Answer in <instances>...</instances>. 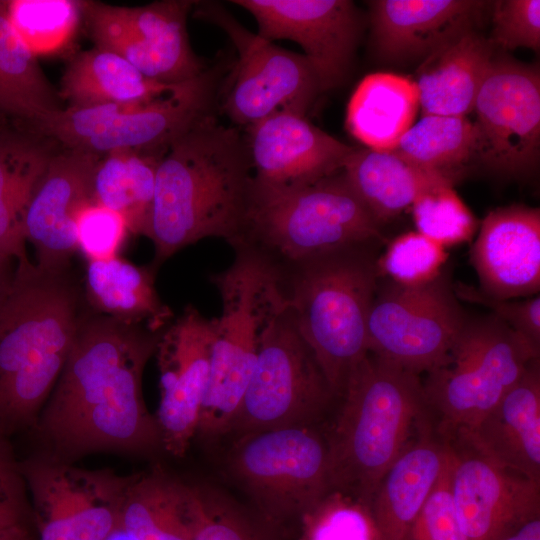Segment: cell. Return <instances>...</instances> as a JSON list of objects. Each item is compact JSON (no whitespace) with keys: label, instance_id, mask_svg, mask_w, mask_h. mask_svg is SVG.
<instances>
[{"label":"cell","instance_id":"e0dca14e","mask_svg":"<svg viewBox=\"0 0 540 540\" xmlns=\"http://www.w3.org/2000/svg\"><path fill=\"white\" fill-rule=\"evenodd\" d=\"M256 20L257 34L291 40L303 49L321 87L335 89L348 78L362 31L360 12L349 0H233Z\"/></svg>","mask_w":540,"mask_h":540},{"label":"cell","instance_id":"7bdbcfd3","mask_svg":"<svg viewBox=\"0 0 540 540\" xmlns=\"http://www.w3.org/2000/svg\"><path fill=\"white\" fill-rule=\"evenodd\" d=\"M492 44L506 50L540 48V1L500 0L493 4Z\"/></svg>","mask_w":540,"mask_h":540},{"label":"cell","instance_id":"ffe728a7","mask_svg":"<svg viewBox=\"0 0 540 540\" xmlns=\"http://www.w3.org/2000/svg\"><path fill=\"white\" fill-rule=\"evenodd\" d=\"M100 157L61 146L50 159L24 219L25 239L34 248L38 270L68 271L77 251L76 216L92 200V180Z\"/></svg>","mask_w":540,"mask_h":540},{"label":"cell","instance_id":"f35d334b","mask_svg":"<svg viewBox=\"0 0 540 540\" xmlns=\"http://www.w3.org/2000/svg\"><path fill=\"white\" fill-rule=\"evenodd\" d=\"M301 518L303 540H376L369 509L338 491L328 492Z\"/></svg>","mask_w":540,"mask_h":540},{"label":"cell","instance_id":"7402d4cb","mask_svg":"<svg viewBox=\"0 0 540 540\" xmlns=\"http://www.w3.org/2000/svg\"><path fill=\"white\" fill-rule=\"evenodd\" d=\"M470 260L483 293L499 299L539 295V208L515 204L490 211L481 222Z\"/></svg>","mask_w":540,"mask_h":540},{"label":"cell","instance_id":"ab89813d","mask_svg":"<svg viewBox=\"0 0 540 540\" xmlns=\"http://www.w3.org/2000/svg\"><path fill=\"white\" fill-rule=\"evenodd\" d=\"M192 491V540H271L227 498L205 488Z\"/></svg>","mask_w":540,"mask_h":540},{"label":"cell","instance_id":"8992f818","mask_svg":"<svg viewBox=\"0 0 540 540\" xmlns=\"http://www.w3.org/2000/svg\"><path fill=\"white\" fill-rule=\"evenodd\" d=\"M381 226L343 170L311 184L252 188L238 249L279 257L293 266L321 254L385 243Z\"/></svg>","mask_w":540,"mask_h":540},{"label":"cell","instance_id":"60d3db41","mask_svg":"<svg viewBox=\"0 0 540 540\" xmlns=\"http://www.w3.org/2000/svg\"><path fill=\"white\" fill-rule=\"evenodd\" d=\"M75 226L77 250L88 262L118 256L130 233L121 215L93 200L79 210Z\"/></svg>","mask_w":540,"mask_h":540},{"label":"cell","instance_id":"484cf974","mask_svg":"<svg viewBox=\"0 0 540 540\" xmlns=\"http://www.w3.org/2000/svg\"><path fill=\"white\" fill-rule=\"evenodd\" d=\"M495 48L474 29L423 60L415 82L422 116L467 117L474 110Z\"/></svg>","mask_w":540,"mask_h":540},{"label":"cell","instance_id":"bcb514c9","mask_svg":"<svg viewBox=\"0 0 540 540\" xmlns=\"http://www.w3.org/2000/svg\"><path fill=\"white\" fill-rule=\"evenodd\" d=\"M498 540H540V516L515 526Z\"/></svg>","mask_w":540,"mask_h":540},{"label":"cell","instance_id":"ac0fdd59","mask_svg":"<svg viewBox=\"0 0 540 540\" xmlns=\"http://www.w3.org/2000/svg\"><path fill=\"white\" fill-rule=\"evenodd\" d=\"M216 318L188 305L161 332L155 353L160 402L155 415L163 450L181 457L196 436L209 381Z\"/></svg>","mask_w":540,"mask_h":540},{"label":"cell","instance_id":"7dc6e473","mask_svg":"<svg viewBox=\"0 0 540 540\" xmlns=\"http://www.w3.org/2000/svg\"><path fill=\"white\" fill-rule=\"evenodd\" d=\"M17 263L0 256V303L3 301L13 283Z\"/></svg>","mask_w":540,"mask_h":540},{"label":"cell","instance_id":"2e32d148","mask_svg":"<svg viewBox=\"0 0 540 540\" xmlns=\"http://www.w3.org/2000/svg\"><path fill=\"white\" fill-rule=\"evenodd\" d=\"M474 158L509 178L528 176L540 151V74L536 66L494 56L478 92Z\"/></svg>","mask_w":540,"mask_h":540},{"label":"cell","instance_id":"836d02e7","mask_svg":"<svg viewBox=\"0 0 540 540\" xmlns=\"http://www.w3.org/2000/svg\"><path fill=\"white\" fill-rule=\"evenodd\" d=\"M59 93L11 26L0 1V109L27 127L62 109Z\"/></svg>","mask_w":540,"mask_h":540},{"label":"cell","instance_id":"4316f807","mask_svg":"<svg viewBox=\"0 0 540 540\" xmlns=\"http://www.w3.org/2000/svg\"><path fill=\"white\" fill-rule=\"evenodd\" d=\"M343 172L357 196L382 227L422 195L454 187L457 178L411 164L392 151L354 148Z\"/></svg>","mask_w":540,"mask_h":540},{"label":"cell","instance_id":"74e56055","mask_svg":"<svg viewBox=\"0 0 540 540\" xmlns=\"http://www.w3.org/2000/svg\"><path fill=\"white\" fill-rule=\"evenodd\" d=\"M417 232L450 247L469 241L478 222L451 186L420 196L411 206Z\"/></svg>","mask_w":540,"mask_h":540},{"label":"cell","instance_id":"9c48e42d","mask_svg":"<svg viewBox=\"0 0 540 540\" xmlns=\"http://www.w3.org/2000/svg\"><path fill=\"white\" fill-rule=\"evenodd\" d=\"M228 68L223 62L208 67L145 104L62 108L27 130L62 147L97 155L116 150L164 151L197 121L216 113L220 84Z\"/></svg>","mask_w":540,"mask_h":540},{"label":"cell","instance_id":"e575fe53","mask_svg":"<svg viewBox=\"0 0 540 540\" xmlns=\"http://www.w3.org/2000/svg\"><path fill=\"white\" fill-rule=\"evenodd\" d=\"M475 128L467 117L425 115L392 150L420 168L459 179L475 150Z\"/></svg>","mask_w":540,"mask_h":540},{"label":"cell","instance_id":"1f68e13d","mask_svg":"<svg viewBox=\"0 0 540 540\" xmlns=\"http://www.w3.org/2000/svg\"><path fill=\"white\" fill-rule=\"evenodd\" d=\"M419 108L414 81L392 73L367 75L352 94L346 127L366 148L392 151Z\"/></svg>","mask_w":540,"mask_h":540},{"label":"cell","instance_id":"f546056e","mask_svg":"<svg viewBox=\"0 0 540 540\" xmlns=\"http://www.w3.org/2000/svg\"><path fill=\"white\" fill-rule=\"evenodd\" d=\"M192 486L163 470L131 475L119 532L129 540H192Z\"/></svg>","mask_w":540,"mask_h":540},{"label":"cell","instance_id":"83f0119b","mask_svg":"<svg viewBox=\"0 0 540 540\" xmlns=\"http://www.w3.org/2000/svg\"><path fill=\"white\" fill-rule=\"evenodd\" d=\"M0 133V256L28 265L24 219L31 196L59 143L27 130Z\"/></svg>","mask_w":540,"mask_h":540},{"label":"cell","instance_id":"b9f144b4","mask_svg":"<svg viewBox=\"0 0 540 540\" xmlns=\"http://www.w3.org/2000/svg\"><path fill=\"white\" fill-rule=\"evenodd\" d=\"M452 445L441 473L412 528L409 540H466L459 524L451 492Z\"/></svg>","mask_w":540,"mask_h":540},{"label":"cell","instance_id":"f1b7e54d","mask_svg":"<svg viewBox=\"0 0 540 540\" xmlns=\"http://www.w3.org/2000/svg\"><path fill=\"white\" fill-rule=\"evenodd\" d=\"M176 85L154 81L121 56L94 47L69 61L58 93L71 108L137 105L169 93Z\"/></svg>","mask_w":540,"mask_h":540},{"label":"cell","instance_id":"f6af8a7d","mask_svg":"<svg viewBox=\"0 0 540 540\" xmlns=\"http://www.w3.org/2000/svg\"><path fill=\"white\" fill-rule=\"evenodd\" d=\"M0 526L35 528L26 483L9 439L0 437Z\"/></svg>","mask_w":540,"mask_h":540},{"label":"cell","instance_id":"4fadbf2b","mask_svg":"<svg viewBox=\"0 0 540 540\" xmlns=\"http://www.w3.org/2000/svg\"><path fill=\"white\" fill-rule=\"evenodd\" d=\"M230 469L273 521L302 517L330 492L326 439L310 425L239 435Z\"/></svg>","mask_w":540,"mask_h":540},{"label":"cell","instance_id":"5bb4252c","mask_svg":"<svg viewBox=\"0 0 540 540\" xmlns=\"http://www.w3.org/2000/svg\"><path fill=\"white\" fill-rule=\"evenodd\" d=\"M37 540H108L119 532L131 476L84 469L41 452L19 461Z\"/></svg>","mask_w":540,"mask_h":540},{"label":"cell","instance_id":"30bf717a","mask_svg":"<svg viewBox=\"0 0 540 540\" xmlns=\"http://www.w3.org/2000/svg\"><path fill=\"white\" fill-rule=\"evenodd\" d=\"M192 11L223 30L238 54L221 81L217 100L231 125L245 129L279 112L307 115L322 91L303 54L252 33L216 1H195Z\"/></svg>","mask_w":540,"mask_h":540},{"label":"cell","instance_id":"6da1fadb","mask_svg":"<svg viewBox=\"0 0 540 540\" xmlns=\"http://www.w3.org/2000/svg\"><path fill=\"white\" fill-rule=\"evenodd\" d=\"M161 332L83 313L62 372L31 430L40 452L73 463L99 452L143 456L163 450L156 417L142 394L143 370Z\"/></svg>","mask_w":540,"mask_h":540},{"label":"cell","instance_id":"d590c367","mask_svg":"<svg viewBox=\"0 0 540 540\" xmlns=\"http://www.w3.org/2000/svg\"><path fill=\"white\" fill-rule=\"evenodd\" d=\"M6 13L14 31L37 58L65 50L82 19L81 1L11 0Z\"/></svg>","mask_w":540,"mask_h":540},{"label":"cell","instance_id":"ba28073f","mask_svg":"<svg viewBox=\"0 0 540 540\" xmlns=\"http://www.w3.org/2000/svg\"><path fill=\"white\" fill-rule=\"evenodd\" d=\"M539 351L492 314L468 318L445 361L422 382L438 435L454 442L470 433Z\"/></svg>","mask_w":540,"mask_h":540},{"label":"cell","instance_id":"d4e9b609","mask_svg":"<svg viewBox=\"0 0 540 540\" xmlns=\"http://www.w3.org/2000/svg\"><path fill=\"white\" fill-rule=\"evenodd\" d=\"M424 418L418 434L389 468L369 506L376 540H409L416 519L443 468L448 441Z\"/></svg>","mask_w":540,"mask_h":540},{"label":"cell","instance_id":"277c9868","mask_svg":"<svg viewBox=\"0 0 540 540\" xmlns=\"http://www.w3.org/2000/svg\"><path fill=\"white\" fill-rule=\"evenodd\" d=\"M328 439L330 491L369 509L383 477L428 413L418 374L367 354L350 372Z\"/></svg>","mask_w":540,"mask_h":540},{"label":"cell","instance_id":"603a6c76","mask_svg":"<svg viewBox=\"0 0 540 540\" xmlns=\"http://www.w3.org/2000/svg\"><path fill=\"white\" fill-rule=\"evenodd\" d=\"M487 2L475 0H377L370 2L372 40L387 63L425 60L474 30Z\"/></svg>","mask_w":540,"mask_h":540},{"label":"cell","instance_id":"5b68a950","mask_svg":"<svg viewBox=\"0 0 540 540\" xmlns=\"http://www.w3.org/2000/svg\"><path fill=\"white\" fill-rule=\"evenodd\" d=\"M375 246H355L294 265L285 289L296 328L335 396L367 354V322L380 278Z\"/></svg>","mask_w":540,"mask_h":540},{"label":"cell","instance_id":"4dcf8cb0","mask_svg":"<svg viewBox=\"0 0 540 540\" xmlns=\"http://www.w3.org/2000/svg\"><path fill=\"white\" fill-rule=\"evenodd\" d=\"M85 296L93 312L159 333L173 320L160 299L152 269L137 266L119 256L89 261Z\"/></svg>","mask_w":540,"mask_h":540},{"label":"cell","instance_id":"52a82bcc","mask_svg":"<svg viewBox=\"0 0 540 540\" xmlns=\"http://www.w3.org/2000/svg\"><path fill=\"white\" fill-rule=\"evenodd\" d=\"M222 301L216 318L209 381L197 433L229 432L254 368L264 331L287 306L283 276L264 256L239 249L229 269L212 277Z\"/></svg>","mask_w":540,"mask_h":540},{"label":"cell","instance_id":"44dd1931","mask_svg":"<svg viewBox=\"0 0 540 540\" xmlns=\"http://www.w3.org/2000/svg\"><path fill=\"white\" fill-rule=\"evenodd\" d=\"M243 134L253 183L272 189L296 188L337 173L355 148L291 112L264 118Z\"/></svg>","mask_w":540,"mask_h":540},{"label":"cell","instance_id":"cb8c5ba5","mask_svg":"<svg viewBox=\"0 0 540 540\" xmlns=\"http://www.w3.org/2000/svg\"><path fill=\"white\" fill-rule=\"evenodd\" d=\"M503 468L540 482V363L534 359L500 402L466 436Z\"/></svg>","mask_w":540,"mask_h":540},{"label":"cell","instance_id":"8d00e7d4","mask_svg":"<svg viewBox=\"0 0 540 540\" xmlns=\"http://www.w3.org/2000/svg\"><path fill=\"white\" fill-rule=\"evenodd\" d=\"M448 254L444 247L419 232H408L392 240L377 257L380 278L406 287L426 284L445 269Z\"/></svg>","mask_w":540,"mask_h":540},{"label":"cell","instance_id":"8fae6325","mask_svg":"<svg viewBox=\"0 0 540 540\" xmlns=\"http://www.w3.org/2000/svg\"><path fill=\"white\" fill-rule=\"evenodd\" d=\"M335 397L287 306L268 324L229 432L310 425Z\"/></svg>","mask_w":540,"mask_h":540},{"label":"cell","instance_id":"7a4b0ae2","mask_svg":"<svg viewBox=\"0 0 540 540\" xmlns=\"http://www.w3.org/2000/svg\"><path fill=\"white\" fill-rule=\"evenodd\" d=\"M253 173L243 132L207 115L166 149L156 171L145 232L158 264L201 239L237 246Z\"/></svg>","mask_w":540,"mask_h":540},{"label":"cell","instance_id":"c3c4849f","mask_svg":"<svg viewBox=\"0 0 540 540\" xmlns=\"http://www.w3.org/2000/svg\"><path fill=\"white\" fill-rule=\"evenodd\" d=\"M34 531L29 526H0V540H37Z\"/></svg>","mask_w":540,"mask_h":540},{"label":"cell","instance_id":"9a60e30c","mask_svg":"<svg viewBox=\"0 0 540 540\" xmlns=\"http://www.w3.org/2000/svg\"><path fill=\"white\" fill-rule=\"evenodd\" d=\"M192 0H161L127 7L81 1L82 19L95 47L111 51L148 78L178 84L208 66L193 51L187 32Z\"/></svg>","mask_w":540,"mask_h":540},{"label":"cell","instance_id":"7c38bea8","mask_svg":"<svg viewBox=\"0 0 540 540\" xmlns=\"http://www.w3.org/2000/svg\"><path fill=\"white\" fill-rule=\"evenodd\" d=\"M447 268L415 287L377 286L367 322V352L415 374L447 358L468 317Z\"/></svg>","mask_w":540,"mask_h":540},{"label":"cell","instance_id":"681fc988","mask_svg":"<svg viewBox=\"0 0 540 540\" xmlns=\"http://www.w3.org/2000/svg\"><path fill=\"white\" fill-rule=\"evenodd\" d=\"M5 113L0 109V133L3 132L4 124H5Z\"/></svg>","mask_w":540,"mask_h":540},{"label":"cell","instance_id":"ee69618b","mask_svg":"<svg viewBox=\"0 0 540 540\" xmlns=\"http://www.w3.org/2000/svg\"><path fill=\"white\" fill-rule=\"evenodd\" d=\"M453 289L459 300L490 309L492 315L540 350L539 295L523 300L499 299L483 293L479 288L461 282L453 284Z\"/></svg>","mask_w":540,"mask_h":540},{"label":"cell","instance_id":"d6986e66","mask_svg":"<svg viewBox=\"0 0 540 540\" xmlns=\"http://www.w3.org/2000/svg\"><path fill=\"white\" fill-rule=\"evenodd\" d=\"M450 443L452 499L466 540H498L540 516V482L503 468L467 444Z\"/></svg>","mask_w":540,"mask_h":540},{"label":"cell","instance_id":"3957f363","mask_svg":"<svg viewBox=\"0 0 540 540\" xmlns=\"http://www.w3.org/2000/svg\"><path fill=\"white\" fill-rule=\"evenodd\" d=\"M83 312L68 273L17 265L0 303V437L32 430L70 353Z\"/></svg>","mask_w":540,"mask_h":540},{"label":"cell","instance_id":"d6a6232c","mask_svg":"<svg viewBox=\"0 0 540 540\" xmlns=\"http://www.w3.org/2000/svg\"><path fill=\"white\" fill-rule=\"evenodd\" d=\"M165 151H111L101 155L95 167L92 200L121 215L132 234L145 236Z\"/></svg>","mask_w":540,"mask_h":540}]
</instances>
